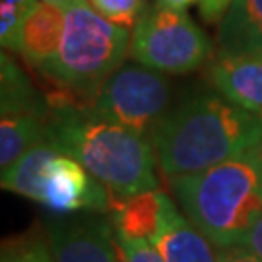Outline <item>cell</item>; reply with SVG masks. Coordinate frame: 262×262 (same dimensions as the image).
Instances as JSON below:
<instances>
[{
	"mask_svg": "<svg viewBox=\"0 0 262 262\" xmlns=\"http://www.w3.org/2000/svg\"><path fill=\"white\" fill-rule=\"evenodd\" d=\"M64 31V8L39 2L28 16L21 37H19V55L24 56L39 72H47L55 60L60 39Z\"/></svg>",
	"mask_w": 262,
	"mask_h": 262,
	"instance_id": "obj_11",
	"label": "cell"
},
{
	"mask_svg": "<svg viewBox=\"0 0 262 262\" xmlns=\"http://www.w3.org/2000/svg\"><path fill=\"white\" fill-rule=\"evenodd\" d=\"M90 4L105 19L126 29L134 28L150 8L148 0H90Z\"/></svg>",
	"mask_w": 262,
	"mask_h": 262,
	"instance_id": "obj_18",
	"label": "cell"
},
{
	"mask_svg": "<svg viewBox=\"0 0 262 262\" xmlns=\"http://www.w3.org/2000/svg\"><path fill=\"white\" fill-rule=\"evenodd\" d=\"M41 0H0V43L8 51L19 53L21 28Z\"/></svg>",
	"mask_w": 262,
	"mask_h": 262,
	"instance_id": "obj_17",
	"label": "cell"
},
{
	"mask_svg": "<svg viewBox=\"0 0 262 262\" xmlns=\"http://www.w3.org/2000/svg\"><path fill=\"white\" fill-rule=\"evenodd\" d=\"M243 245L249 251H253L256 256L262 258V215L254 222V225L251 227V231H249Z\"/></svg>",
	"mask_w": 262,
	"mask_h": 262,
	"instance_id": "obj_23",
	"label": "cell"
},
{
	"mask_svg": "<svg viewBox=\"0 0 262 262\" xmlns=\"http://www.w3.org/2000/svg\"><path fill=\"white\" fill-rule=\"evenodd\" d=\"M167 179L181 212L215 249L243 245L262 215V171L254 148L204 171Z\"/></svg>",
	"mask_w": 262,
	"mask_h": 262,
	"instance_id": "obj_3",
	"label": "cell"
},
{
	"mask_svg": "<svg viewBox=\"0 0 262 262\" xmlns=\"http://www.w3.org/2000/svg\"><path fill=\"white\" fill-rule=\"evenodd\" d=\"M39 204L47 206L56 214H109L113 196L78 159L70 158L62 151H56L43 169Z\"/></svg>",
	"mask_w": 262,
	"mask_h": 262,
	"instance_id": "obj_7",
	"label": "cell"
},
{
	"mask_svg": "<svg viewBox=\"0 0 262 262\" xmlns=\"http://www.w3.org/2000/svg\"><path fill=\"white\" fill-rule=\"evenodd\" d=\"M215 256H217V262H262L260 256H256L253 251H249L245 245L215 249Z\"/></svg>",
	"mask_w": 262,
	"mask_h": 262,
	"instance_id": "obj_21",
	"label": "cell"
},
{
	"mask_svg": "<svg viewBox=\"0 0 262 262\" xmlns=\"http://www.w3.org/2000/svg\"><path fill=\"white\" fill-rule=\"evenodd\" d=\"M229 4H231V0H196L198 12L208 24H217L224 18Z\"/></svg>",
	"mask_w": 262,
	"mask_h": 262,
	"instance_id": "obj_22",
	"label": "cell"
},
{
	"mask_svg": "<svg viewBox=\"0 0 262 262\" xmlns=\"http://www.w3.org/2000/svg\"><path fill=\"white\" fill-rule=\"evenodd\" d=\"M150 140L167 177L188 175L253 150L262 121L217 92H202L169 109Z\"/></svg>",
	"mask_w": 262,
	"mask_h": 262,
	"instance_id": "obj_1",
	"label": "cell"
},
{
	"mask_svg": "<svg viewBox=\"0 0 262 262\" xmlns=\"http://www.w3.org/2000/svg\"><path fill=\"white\" fill-rule=\"evenodd\" d=\"M208 76L217 94L262 121V55L217 53Z\"/></svg>",
	"mask_w": 262,
	"mask_h": 262,
	"instance_id": "obj_9",
	"label": "cell"
},
{
	"mask_svg": "<svg viewBox=\"0 0 262 262\" xmlns=\"http://www.w3.org/2000/svg\"><path fill=\"white\" fill-rule=\"evenodd\" d=\"M41 2H49V4H55V6H60V8H66L72 0H41Z\"/></svg>",
	"mask_w": 262,
	"mask_h": 262,
	"instance_id": "obj_25",
	"label": "cell"
},
{
	"mask_svg": "<svg viewBox=\"0 0 262 262\" xmlns=\"http://www.w3.org/2000/svg\"><path fill=\"white\" fill-rule=\"evenodd\" d=\"M0 262H53V256L47 241H43L39 235H28L6 241Z\"/></svg>",
	"mask_w": 262,
	"mask_h": 262,
	"instance_id": "obj_19",
	"label": "cell"
},
{
	"mask_svg": "<svg viewBox=\"0 0 262 262\" xmlns=\"http://www.w3.org/2000/svg\"><path fill=\"white\" fill-rule=\"evenodd\" d=\"M130 31L105 19L90 0L64 8V31L45 76L80 97H92L130 55Z\"/></svg>",
	"mask_w": 262,
	"mask_h": 262,
	"instance_id": "obj_4",
	"label": "cell"
},
{
	"mask_svg": "<svg viewBox=\"0 0 262 262\" xmlns=\"http://www.w3.org/2000/svg\"><path fill=\"white\" fill-rule=\"evenodd\" d=\"M171 103V85L163 72L142 64H122L90 97L88 111L151 138Z\"/></svg>",
	"mask_w": 262,
	"mask_h": 262,
	"instance_id": "obj_6",
	"label": "cell"
},
{
	"mask_svg": "<svg viewBox=\"0 0 262 262\" xmlns=\"http://www.w3.org/2000/svg\"><path fill=\"white\" fill-rule=\"evenodd\" d=\"M2 64V115H39L47 119L51 113V103H47L39 92L31 85L28 76L21 72L6 53L0 58Z\"/></svg>",
	"mask_w": 262,
	"mask_h": 262,
	"instance_id": "obj_16",
	"label": "cell"
},
{
	"mask_svg": "<svg viewBox=\"0 0 262 262\" xmlns=\"http://www.w3.org/2000/svg\"><path fill=\"white\" fill-rule=\"evenodd\" d=\"M260 55H262V53H260Z\"/></svg>",
	"mask_w": 262,
	"mask_h": 262,
	"instance_id": "obj_27",
	"label": "cell"
},
{
	"mask_svg": "<svg viewBox=\"0 0 262 262\" xmlns=\"http://www.w3.org/2000/svg\"><path fill=\"white\" fill-rule=\"evenodd\" d=\"M60 151L47 136L16 159L8 169H2V188L39 202L41 198V177L47 161Z\"/></svg>",
	"mask_w": 262,
	"mask_h": 262,
	"instance_id": "obj_14",
	"label": "cell"
},
{
	"mask_svg": "<svg viewBox=\"0 0 262 262\" xmlns=\"http://www.w3.org/2000/svg\"><path fill=\"white\" fill-rule=\"evenodd\" d=\"M154 4L165 6V8H173V10H188L192 4H196V0H156Z\"/></svg>",
	"mask_w": 262,
	"mask_h": 262,
	"instance_id": "obj_24",
	"label": "cell"
},
{
	"mask_svg": "<svg viewBox=\"0 0 262 262\" xmlns=\"http://www.w3.org/2000/svg\"><path fill=\"white\" fill-rule=\"evenodd\" d=\"M47 245L53 262H117V233L101 212L53 217L47 222Z\"/></svg>",
	"mask_w": 262,
	"mask_h": 262,
	"instance_id": "obj_8",
	"label": "cell"
},
{
	"mask_svg": "<svg viewBox=\"0 0 262 262\" xmlns=\"http://www.w3.org/2000/svg\"><path fill=\"white\" fill-rule=\"evenodd\" d=\"M47 136V119L19 113L2 115L0 121V165L8 169L16 159L29 151Z\"/></svg>",
	"mask_w": 262,
	"mask_h": 262,
	"instance_id": "obj_15",
	"label": "cell"
},
{
	"mask_svg": "<svg viewBox=\"0 0 262 262\" xmlns=\"http://www.w3.org/2000/svg\"><path fill=\"white\" fill-rule=\"evenodd\" d=\"M151 245L161 254L163 262H217L215 247H210L204 235L179 212L175 202L165 194L161 224Z\"/></svg>",
	"mask_w": 262,
	"mask_h": 262,
	"instance_id": "obj_10",
	"label": "cell"
},
{
	"mask_svg": "<svg viewBox=\"0 0 262 262\" xmlns=\"http://www.w3.org/2000/svg\"><path fill=\"white\" fill-rule=\"evenodd\" d=\"M214 43L187 10L151 4L132 28L130 56L163 74H188L206 62Z\"/></svg>",
	"mask_w": 262,
	"mask_h": 262,
	"instance_id": "obj_5",
	"label": "cell"
},
{
	"mask_svg": "<svg viewBox=\"0 0 262 262\" xmlns=\"http://www.w3.org/2000/svg\"><path fill=\"white\" fill-rule=\"evenodd\" d=\"M254 154H256V158H258V163H260V171H262V140L254 146Z\"/></svg>",
	"mask_w": 262,
	"mask_h": 262,
	"instance_id": "obj_26",
	"label": "cell"
},
{
	"mask_svg": "<svg viewBox=\"0 0 262 262\" xmlns=\"http://www.w3.org/2000/svg\"><path fill=\"white\" fill-rule=\"evenodd\" d=\"M163 196L165 192L161 190H148L136 196L113 200L109 214L115 225V233L151 243L161 224Z\"/></svg>",
	"mask_w": 262,
	"mask_h": 262,
	"instance_id": "obj_13",
	"label": "cell"
},
{
	"mask_svg": "<svg viewBox=\"0 0 262 262\" xmlns=\"http://www.w3.org/2000/svg\"><path fill=\"white\" fill-rule=\"evenodd\" d=\"M117 245H119L122 262H163L161 254L148 241L128 239V237L117 235Z\"/></svg>",
	"mask_w": 262,
	"mask_h": 262,
	"instance_id": "obj_20",
	"label": "cell"
},
{
	"mask_svg": "<svg viewBox=\"0 0 262 262\" xmlns=\"http://www.w3.org/2000/svg\"><path fill=\"white\" fill-rule=\"evenodd\" d=\"M47 138L62 154L78 159L111 192L113 200L158 190V158L150 138L105 121L85 105L51 103Z\"/></svg>",
	"mask_w": 262,
	"mask_h": 262,
	"instance_id": "obj_2",
	"label": "cell"
},
{
	"mask_svg": "<svg viewBox=\"0 0 262 262\" xmlns=\"http://www.w3.org/2000/svg\"><path fill=\"white\" fill-rule=\"evenodd\" d=\"M217 53L260 55L262 0H231L224 18L217 21Z\"/></svg>",
	"mask_w": 262,
	"mask_h": 262,
	"instance_id": "obj_12",
	"label": "cell"
}]
</instances>
